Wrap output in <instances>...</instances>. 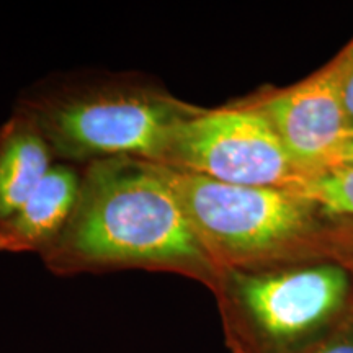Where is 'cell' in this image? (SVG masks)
<instances>
[{
  "instance_id": "6da1fadb",
  "label": "cell",
  "mask_w": 353,
  "mask_h": 353,
  "mask_svg": "<svg viewBox=\"0 0 353 353\" xmlns=\"http://www.w3.org/2000/svg\"><path fill=\"white\" fill-rule=\"evenodd\" d=\"M41 259L61 276L139 268L175 273L210 291L219 278L161 165L131 157L82 167L72 218Z\"/></svg>"
},
{
  "instance_id": "7a4b0ae2",
  "label": "cell",
  "mask_w": 353,
  "mask_h": 353,
  "mask_svg": "<svg viewBox=\"0 0 353 353\" xmlns=\"http://www.w3.org/2000/svg\"><path fill=\"white\" fill-rule=\"evenodd\" d=\"M161 170L219 273L335 259L345 219L329 218L298 193Z\"/></svg>"
},
{
  "instance_id": "3957f363",
  "label": "cell",
  "mask_w": 353,
  "mask_h": 353,
  "mask_svg": "<svg viewBox=\"0 0 353 353\" xmlns=\"http://www.w3.org/2000/svg\"><path fill=\"white\" fill-rule=\"evenodd\" d=\"M17 107L33 118L57 162L131 157L161 161L196 105L138 74H103L37 87Z\"/></svg>"
},
{
  "instance_id": "277c9868",
  "label": "cell",
  "mask_w": 353,
  "mask_h": 353,
  "mask_svg": "<svg viewBox=\"0 0 353 353\" xmlns=\"http://www.w3.org/2000/svg\"><path fill=\"white\" fill-rule=\"evenodd\" d=\"M211 293L231 353H306L353 321V272L339 259L224 270Z\"/></svg>"
},
{
  "instance_id": "5b68a950",
  "label": "cell",
  "mask_w": 353,
  "mask_h": 353,
  "mask_svg": "<svg viewBox=\"0 0 353 353\" xmlns=\"http://www.w3.org/2000/svg\"><path fill=\"white\" fill-rule=\"evenodd\" d=\"M157 164L244 187L290 188L301 179L267 118L241 100L198 108L174 131Z\"/></svg>"
},
{
  "instance_id": "8992f818",
  "label": "cell",
  "mask_w": 353,
  "mask_h": 353,
  "mask_svg": "<svg viewBox=\"0 0 353 353\" xmlns=\"http://www.w3.org/2000/svg\"><path fill=\"white\" fill-rule=\"evenodd\" d=\"M345 51L293 85L263 87L241 99L270 123L291 161L304 175L322 170L347 132L342 103Z\"/></svg>"
},
{
  "instance_id": "52a82bcc",
  "label": "cell",
  "mask_w": 353,
  "mask_h": 353,
  "mask_svg": "<svg viewBox=\"0 0 353 353\" xmlns=\"http://www.w3.org/2000/svg\"><path fill=\"white\" fill-rule=\"evenodd\" d=\"M81 187L82 169L56 162L23 205L0 223V252H46L68 228Z\"/></svg>"
},
{
  "instance_id": "ba28073f",
  "label": "cell",
  "mask_w": 353,
  "mask_h": 353,
  "mask_svg": "<svg viewBox=\"0 0 353 353\" xmlns=\"http://www.w3.org/2000/svg\"><path fill=\"white\" fill-rule=\"evenodd\" d=\"M56 162L39 126L15 107L0 128V223L23 205Z\"/></svg>"
},
{
  "instance_id": "9c48e42d",
  "label": "cell",
  "mask_w": 353,
  "mask_h": 353,
  "mask_svg": "<svg viewBox=\"0 0 353 353\" xmlns=\"http://www.w3.org/2000/svg\"><path fill=\"white\" fill-rule=\"evenodd\" d=\"M286 190L312 201L329 218L353 221V167H327Z\"/></svg>"
},
{
  "instance_id": "30bf717a",
  "label": "cell",
  "mask_w": 353,
  "mask_h": 353,
  "mask_svg": "<svg viewBox=\"0 0 353 353\" xmlns=\"http://www.w3.org/2000/svg\"><path fill=\"white\" fill-rule=\"evenodd\" d=\"M306 353H353V321Z\"/></svg>"
},
{
  "instance_id": "8fae6325",
  "label": "cell",
  "mask_w": 353,
  "mask_h": 353,
  "mask_svg": "<svg viewBox=\"0 0 353 353\" xmlns=\"http://www.w3.org/2000/svg\"><path fill=\"white\" fill-rule=\"evenodd\" d=\"M345 51V70L342 81V103L345 113L347 131L353 130V39L343 48Z\"/></svg>"
},
{
  "instance_id": "7c38bea8",
  "label": "cell",
  "mask_w": 353,
  "mask_h": 353,
  "mask_svg": "<svg viewBox=\"0 0 353 353\" xmlns=\"http://www.w3.org/2000/svg\"><path fill=\"white\" fill-rule=\"evenodd\" d=\"M327 167H353V130L345 132L342 143L337 145L324 169Z\"/></svg>"
},
{
  "instance_id": "4fadbf2b",
  "label": "cell",
  "mask_w": 353,
  "mask_h": 353,
  "mask_svg": "<svg viewBox=\"0 0 353 353\" xmlns=\"http://www.w3.org/2000/svg\"><path fill=\"white\" fill-rule=\"evenodd\" d=\"M335 259L342 260L348 268L353 272V221L347 219L345 228L339 242V249L335 252Z\"/></svg>"
}]
</instances>
